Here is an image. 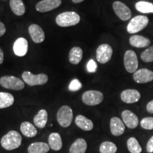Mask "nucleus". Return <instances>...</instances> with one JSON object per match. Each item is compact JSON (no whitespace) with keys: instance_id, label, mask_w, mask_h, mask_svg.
<instances>
[{"instance_id":"nucleus-23","label":"nucleus","mask_w":153,"mask_h":153,"mask_svg":"<svg viewBox=\"0 0 153 153\" xmlns=\"http://www.w3.org/2000/svg\"><path fill=\"white\" fill-rule=\"evenodd\" d=\"M87 144L85 139L78 138L72 143L70 148V153H85Z\"/></svg>"},{"instance_id":"nucleus-12","label":"nucleus","mask_w":153,"mask_h":153,"mask_svg":"<svg viewBox=\"0 0 153 153\" xmlns=\"http://www.w3.org/2000/svg\"><path fill=\"white\" fill-rule=\"evenodd\" d=\"M61 4V0H42L36 4V9L39 12H48L59 7Z\"/></svg>"},{"instance_id":"nucleus-6","label":"nucleus","mask_w":153,"mask_h":153,"mask_svg":"<svg viewBox=\"0 0 153 153\" xmlns=\"http://www.w3.org/2000/svg\"><path fill=\"white\" fill-rule=\"evenodd\" d=\"M0 85L11 90H22L25 87L24 82L14 76H4L0 78Z\"/></svg>"},{"instance_id":"nucleus-40","label":"nucleus","mask_w":153,"mask_h":153,"mask_svg":"<svg viewBox=\"0 0 153 153\" xmlns=\"http://www.w3.org/2000/svg\"><path fill=\"white\" fill-rule=\"evenodd\" d=\"M140 1H147V0H140Z\"/></svg>"},{"instance_id":"nucleus-27","label":"nucleus","mask_w":153,"mask_h":153,"mask_svg":"<svg viewBox=\"0 0 153 153\" xmlns=\"http://www.w3.org/2000/svg\"><path fill=\"white\" fill-rule=\"evenodd\" d=\"M14 98L12 94L7 92L0 91V108H5L12 106Z\"/></svg>"},{"instance_id":"nucleus-1","label":"nucleus","mask_w":153,"mask_h":153,"mask_svg":"<svg viewBox=\"0 0 153 153\" xmlns=\"http://www.w3.org/2000/svg\"><path fill=\"white\" fill-rule=\"evenodd\" d=\"M22 137L16 131H10L1 137V145L7 150L17 149L22 145Z\"/></svg>"},{"instance_id":"nucleus-11","label":"nucleus","mask_w":153,"mask_h":153,"mask_svg":"<svg viewBox=\"0 0 153 153\" xmlns=\"http://www.w3.org/2000/svg\"><path fill=\"white\" fill-rule=\"evenodd\" d=\"M133 78L136 83H148L153 81V71L146 68L140 69L134 72Z\"/></svg>"},{"instance_id":"nucleus-32","label":"nucleus","mask_w":153,"mask_h":153,"mask_svg":"<svg viewBox=\"0 0 153 153\" xmlns=\"http://www.w3.org/2000/svg\"><path fill=\"white\" fill-rule=\"evenodd\" d=\"M140 126L145 130H153V117H145L140 121Z\"/></svg>"},{"instance_id":"nucleus-36","label":"nucleus","mask_w":153,"mask_h":153,"mask_svg":"<svg viewBox=\"0 0 153 153\" xmlns=\"http://www.w3.org/2000/svg\"><path fill=\"white\" fill-rule=\"evenodd\" d=\"M146 109L149 113H150V114H153V100L150 101V102L147 104Z\"/></svg>"},{"instance_id":"nucleus-22","label":"nucleus","mask_w":153,"mask_h":153,"mask_svg":"<svg viewBox=\"0 0 153 153\" xmlns=\"http://www.w3.org/2000/svg\"><path fill=\"white\" fill-rule=\"evenodd\" d=\"M34 124L38 128H43L48 122V112L45 109H41L33 118Z\"/></svg>"},{"instance_id":"nucleus-9","label":"nucleus","mask_w":153,"mask_h":153,"mask_svg":"<svg viewBox=\"0 0 153 153\" xmlns=\"http://www.w3.org/2000/svg\"><path fill=\"white\" fill-rule=\"evenodd\" d=\"M112 55L113 49L108 44H101L97 49V60L101 64L108 62L111 59Z\"/></svg>"},{"instance_id":"nucleus-5","label":"nucleus","mask_w":153,"mask_h":153,"mask_svg":"<svg viewBox=\"0 0 153 153\" xmlns=\"http://www.w3.org/2000/svg\"><path fill=\"white\" fill-rule=\"evenodd\" d=\"M22 78L25 83L31 87L36 85H43L48 81V76L47 74L44 73L33 74L29 71L23 72Z\"/></svg>"},{"instance_id":"nucleus-31","label":"nucleus","mask_w":153,"mask_h":153,"mask_svg":"<svg viewBox=\"0 0 153 153\" xmlns=\"http://www.w3.org/2000/svg\"><path fill=\"white\" fill-rule=\"evenodd\" d=\"M140 58L145 62H153V45L148 47L141 53Z\"/></svg>"},{"instance_id":"nucleus-34","label":"nucleus","mask_w":153,"mask_h":153,"mask_svg":"<svg viewBox=\"0 0 153 153\" xmlns=\"http://www.w3.org/2000/svg\"><path fill=\"white\" fill-rule=\"evenodd\" d=\"M87 71L89 72H91V73L95 72L97 70V62H96L94 60L91 59V60H90L89 61V62H87Z\"/></svg>"},{"instance_id":"nucleus-20","label":"nucleus","mask_w":153,"mask_h":153,"mask_svg":"<svg viewBox=\"0 0 153 153\" xmlns=\"http://www.w3.org/2000/svg\"><path fill=\"white\" fill-rule=\"evenodd\" d=\"M48 145L52 150L59 151L62 149V141L60 135L57 133H52L48 137Z\"/></svg>"},{"instance_id":"nucleus-37","label":"nucleus","mask_w":153,"mask_h":153,"mask_svg":"<svg viewBox=\"0 0 153 153\" xmlns=\"http://www.w3.org/2000/svg\"><path fill=\"white\" fill-rule=\"evenodd\" d=\"M6 33V27L5 25L3 24L2 22H0V37L4 35V33Z\"/></svg>"},{"instance_id":"nucleus-17","label":"nucleus","mask_w":153,"mask_h":153,"mask_svg":"<svg viewBox=\"0 0 153 153\" xmlns=\"http://www.w3.org/2000/svg\"><path fill=\"white\" fill-rule=\"evenodd\" d=\"M28 41L24 38H19L14 42L13 50L14 54L19 57H24L28 53Z\"/></svg>"},{"instance_id":"nucleus-10","label":"nucleus","mask_w":153,"mask_h":153,"mask_svg":"<svg viewBox=\"0 0 153 153\" xmlns=\"http://www.w3.org/2000/svg\"><path fill=\"white\" fill-rule=\"evenodd\" d=\"M113 9L115 14L122 21H128L131 18L132 13L131 9L125 4L119 1H114L113 4Z\"/></svg>"},{"instance_id":"nucleus-2","label":"nucleus","mask_w":153,"mask_h":153,"mask_svg":"<svg viewBox=\"0 0 153 153\" xmlns=\"http://www.w3.org/2000/svg\"><path fill=\"white\" fill-rule=\"evenodd\" d=\"M80 22V16L74 11H65L58 14L55 19V22L60 27H69L75 26Z\"/></svg>"},{"instance_id":"nucleus-35","label":"nucleus","mask_w":153,"mask_h":153,"mask_svg":"<svg viewBox=\"0 0 153 153\" xmlns=\"http://www.w3.org/2000/svg\"><path fill=\"white\" fill-rule=\"evenodd\" d=\"M146 150L148 153L153 152V135L149 139L148 143H147Z\"/></svg>"},{"instance_id":"nucleus-28","label":"nucleus","mask_w":153,"mask_h":153,"mask_svg":"<svg viewBox=\"0 0 153 153\" xmlns=\"http://www.w3.org/2000/svg\"><path fill=\"white\" fill-rule=\"evenodd\" d=\"M135 9L143 14H153V4L147 1H140L135 4Z\"/></svg>"},{"instance_id":"nucleus-4","label":"nucleus","mask_w":153,"mask_h":153,"mask_svg":"<svg viewBox=\"0 0 153 153\" xmlns=\"http://www.w3.org/2000/svg\"><path fill=\"white\" fill-rule=\"evenodd\" d=\"M73 119V111L69 106L65 105L59 108L57 113V120L62 128H68L71 125Z\"/></svg>"},{"instance_id":"nucleus-30","label":"nucleus","mask_w":153,"mask_h":153,"mask_svg":"<svg viewBox=\"0 0 153 153\" xmlns=\"http://www.w3.org/2000/svg\"><path fill=\"white\" fill-rule=\"evenodd\" d=\"M99 152L100 153H116L117 152V146L114 143L105 141L100 145Z\"/></svg>"},{"instance_id":"nucleus-18","label":"nucleus","mask_w":153,"mask_h":153,"mask_svg":"<svg viewBox=\"0 0 153 153\" xmlns=\"http://www.w3.org/2000/svg\"><path fill=\"white\" fill-rule=\"evenodd\" d=\"M129 43L133 47L143 48H147L150 45V40L143 36L133 35L130 38Z\"/></svg>"},{"instance_id":"nucleus-38","label":"nucleus","mask_w":153,"mask_h":153,"mask_svg":"<svg viewBox=\"0 0 153 153\" xmlns=\"http://www.w3.org/2000/svg\"><path fill=\"white\" fill-rule=\"evenodd\" d=\"M4 62V53L2 50L0 48V65Z\"/></svg>"},{"instance_id":"nucleus-33","label":"nucleus","mask_w":153,"mask_h":153,"mask_svg":"<svg viewBox=\"0 0 153 153\" xmlns=\"http://www.w3.org/2000/svg\"><path fill=\"white\" fill-rule=\"evenodd\" d=\"M82 87V83L79 82V80L77 79H74L73 80H72V82H70V85H69V89H70V91H79Z\"/></svg>"},{"instance_id":"nucleus-19","label":"nucleus","mask_w":153,"mask_h":153,"mask_svg":"<svg viewBox=\"0 0 153 153\" xmlns=\"http://www.w3.org/2000/svg\"><path fill=\"white\" fill-rule=\"evenodd\" d=\"M75 124L80 129L85 131H90L94 128L93 122L82 115L76 116L75 118Z\"/></svg>"},{"instance_id":"nucleus-13","label":"nucleus","mask_w":153,"mask_h":153,"mask_svg":"<svg viewBox=\"0 0 153 153\" xmlns=\"http://www.w3.org/2000/svg\"><path fill=\"white\" fill-rule=\"evenodd\" d=\"M121 117L124 124L128 128L134 129L138 126L139 120L137 116L130 110H124L121 114Z\"/></svg>"},{"instance_id":"nucleus-29","label":"nucleus","mask_w":153,"mask_h":153,"mask_svg":"<svg viewBox=\"0 0 153 153\" xmlns=\"http://www.w3.org/2000/svg\"><path fill=\"white\" fill-rule=\"evenodd\" d=\"M127 148L131 153H141L143 150L137 140L134 137H130L128 140Z\"/></svg>"},{"instance_id":"nucleus-15","label":"nucleus","mask_w":153,"mask_h":153,"mask_svg":"<svg viewBox=\"0 0 153 153\" xmlns=\"http://www.w3.org/2000/svg\"><path fill=\"white\" fill-rule=\"evenodd\" d=\"M111 133L114 136H120L125 132V124L119 118L113 117L110 120Z\"/></svg>"},{"instance_id":"nucleus-25","label":"nucleus","mask_w":153,"mask_h":153,"mask_svg":"<svg viewBox=\"0 0 153 153\" xmlns=\"http://www.w3.org/2000/svg\"><path fill=\"white\" fill-rule=\"evenodd\" d=\"M83 51L79 47H74L70 50L69 53V60L72 65H77L81 62Z\"/></svg>"},{"instance_id":"nucleus-21","label":"nucleus","mask_w":153,"mask_h":153,"mask_svg":"<svg viewBox=\"0 0 153 153\" xmlns=\"http://www.w3.org/2000/svg\"><path fill=\"white\" fill-rule=\"evenodd\" d=\"M48 144L43 142L31 143L28 148V153H47L50 150Z\"/></svg>"},{"instance_id":"nucleus-39","label":"nucleus","mask_w":153,"mask_h":153,"mask_svg":"<svg viewBox=\"0 0 153 153\" xmlns=\"http://www.w3.org/2000/svg\"><path fill=\"white\" fill-rule=\"evenodd\" d=\"M72 2L75 3V4H79V3H81L83 1H85V0H72Z\"/></svg>"},{"instance_id":"nucleus-7","label":"nucleus","mask_w":153,"mask_h":153,"mask_svg":"<svg viewBox=\"0 0 153 153\" xmlns=\"http://www.w3.org/2000/svg\"><path fill=\"white\" fill-rule=\"evenodd\" d=\"M82 101L87 106H97L104 100L102 92L97 90H89L82 94Z\"/></svg>"},{"instance_id":"nucleus-14","label":"nucleus","mask_w":153,"mask_h":153,"mask_svg":"<svg viewBox=\"0 0 153 153\" xmlns=\"http://www.w3.org/2000/svg\"><path fill=\"white\" fill-rule=\"evenodd\" d=\"M141 95L135 89H126L120 94V99L126 104H134L140 100Z\"/></svg>"},{"instance_id":"nucleus-24","label":"nucleus","mask_w":153,"mask_h":153,"mask_svg":"<svg viewBox=\"0 0 153 153\" xmlns=\"http://www.w3.org/2000/svg\"><path fill=\"white\" fill-rule=\"evenodd\" d=\"M20 130L22 134L28 137H33L37 135V129L30 122L25 121L21 124Z\"/></svg>"},{"instance_id":"nucleus-8","label":"nucleus","mask_w":153,"mask_h":153,"mask_svg":"<svg viewBox=\"0 0 153 153\" xmlns=\"http://www.w3.org/2000/svg\"><path fill=\"white\" fill-rule=\"evenodd\" d=\"M124 66L126 71L129 73H134L138 68V59L136 53L133 51L128 50L125 53L123 57Z\"/></svg>"},{"instance_id":"nucleus-26","label":"nucleus","mask_w":153,"mask_h":153,"mask_svg":"<svg viewBox=\"0 0 153 153\" xmlns=\"http://www.w3.org/2000/svg\"><path fill=\"white\" fill-rule=\"evenodd\" d=\"M10 7L16 16H22L26 12V7L22 0H10Z\"/></svg>"},{"instance_id":"nucleus-16","label":"nucleus","mask_w":153,"mask_h":153,"mask_svg":"<svg viewBox=\"0 0 153 153\" xmlns=\"http://www.w3.org/2000/svg\"><path fill=\"white\" fill-rule=\"evenodd\" d=\"M28 33L34 43H41L45 40V33L41 26L37 24L30 25L28 28Z\"/></svg>"},{"instance_id":"nucleus-3","label":"nucleus","mask_w":153,"mask_h":153,"mask_svg":"<svg viewBox=\"0 0 153 153\" xmlns=\"http://www.w3.org/2000/svg\"><path fill=\"white\" fill-rule=\"evenodd\" d=\"M149 19L146 16H136L130 21L127 26L128 33L135 34L144 29L148 25Z\"/></svg>"}]
</instances>
